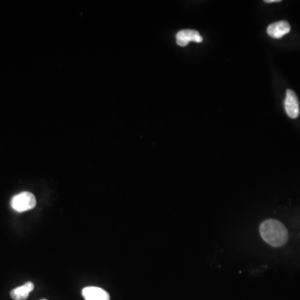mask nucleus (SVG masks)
<instances>
[{
    "instance_id": "nucleus-1",
    "label": "nucleus",
    "mask_w": 300,
    "mask_h": 300,
    "mask_svg": "<svg viewBox=\"0 0 300 300\" xmlns=\"http://www.w3.org/2000/svg\"><path fill=\"white\" fill-rule=\"evenodd\" d=\"M259 232L263 239L274 248L284 246L289 239V233L285 225L273 218L264 221L260 225Z\"/></svg>"
},
{
    "instance_id": "nucleus-8",
    "label": "nucleus",
    "mask_w": 300,
    "mask_h": 300,
    "mask_svg": "<svg viewBox=\"0 0 300 300\" xmlns=\"http://www.w3.org/2000/svg\"><path fill=\"white\" fill-rule=\"evenodd\" d=\"M265 3L267 4H270V3H278L280 2V0H265Z\"/></svg>"
},
{
    "instance_id": "nucleus-4",
    "label": "nucleus",
    "mask_w": 300,
    "mask_h": 300,
    "mask_svg": "<svg viewBox=\"0 0 300 300\" xmlns=\"http://www.w3.org/2000/svg\"><path fill=\"white\" fill-rule=\"evenodd\" d=\"M176 40H177V45L185 47L189 45V42L201 43L203 41V38L199 33L196 30L184 29L177 33Z\"/></svg>"
},
{
    "instance_id": "nucleus-5",
    "label": "nucleus",
    "mask_w": 300,
    "mask_h": 300,
    "mask_svg": "<svg viewBox=\"0 0 300 300\" xmlns=\"http://www.w3.org/2000/svg\"><path fill=\"white\" fill-rule=\"evenodd\" d=\"M290 25L287 21L273 23L267 29V33L273 38H280L290 32Z\"/></svg>"
},
{
    "instance_id": "nucleus-2",
    "label": "nucleus",
    "mask_w": 300,
    "mask_h": 300,
    "mask_svg": "<svg viewBox=\"0 0 300 300\" xmlns=\"http://www.w3.org/2000/svg\"><path fill=\"white\" fill-rule=\"evenodd\" d=\"M35 206V196L30 192H22L13 196L11 199L12 209L19 213L33 209Z\"/></svg>"
},
{
    "instance_id": "nucleus-3",
    "label": "nucleus",
    "mask_w": 300,
    "mask_h": 300,
    "mask_svg": "<svg viewBox=\"0 0 300 300\" xmlns=\"http://www.w3.org/2000/svg\"><path fill=\"white\" fill-rule=\"evenodd\" d=\"M285 109L289 118H296L299 115V102H298V97L291 89L287 90L286 98L285 100Z\"/></svg>"
},
{
    "instance_id": "nucleus-7",
    "label": "nucleus",
    "mask_w": 300,
    "mask_h": 300,
    "mask_svg": "<svg viewBox=\"0 0 300 300\" xmlns=\"http://www.w3.org/2000/svg\"><path fill=\"white\" fill-rule=\"evenodd\" d=\"M34 289V285L32 282L25 283L22 286L18 287L10 292V296L13 300H26L29 293Z\"/></svg>"
},
{
    "instance_id": "nucleus-6",
    "label": "nucleus",
    "mask_w": 300,
    "mask_h": 300,
    "mask_svg": "<svg viewBox=\"0 0 300 300\" xmlns=\"http://www.w3.org/2000/svg\"><path fill=\"white\" fill-rule=\"evenodd\" d=\"M82 294L85 300H110L109 293L98 287H86L83 289Z\"/></svg>"
},
{
    "instance_id": "nucleus-9",
    "label": "nucleus",
    "mask_w": 300,
    "mask_h": 300,
    "mask_svg": "<svg viewBox=\"0 0 300 300\" xmlns=\"http://www.w3.org/2000/svg\"><path fill=\"white\" fill-rule=\"evenodd\" d=\"M40 300H47V299H45V298H43V299H40Z\"/></svg>"
}]
</instances>
